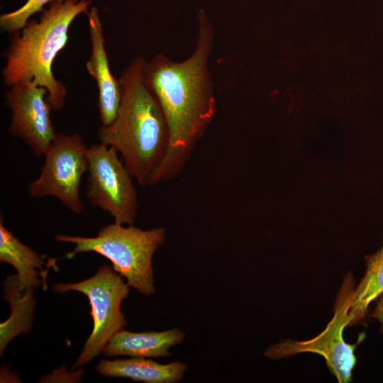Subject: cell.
Returning <instances> with one entry per match:
<instances>
[{
	"mask_svg": "<svg viewBox=\"0 0 383 383\" xmlns=\"http://www.w3.org/2000/svg\"><path fill=\"white\" fill-rule=\"evenodd\" d=\"M374 309L370 314V316L377 319L381 326L380 332L383 334V294L377 299Z\"/></svg>",
	"mask_w": 383,
	"mask_h": 383,
	"instance_id": "cell-17",
	"label": "cell"
},
{
	"mask_svg": "<svg viewBox=\"0 0 383 383\" xmlns=\"http://www.w3.org/2000/svg\"><path fill=\"white\" fill-rule=\"evenodd\" d=\"M199 23L196 47L187 60L176 62L160 53L145 64L146 82L160 104L168 130V147L152 185L179 172L215 113L207 64L214 30L202 11Z\"/></svg>",
	"mask_w": 383,
	"mask_h": 383,
	"instance_id": "cell-1",
	"label": "cell"
},
{
	"mask_svg": "<svg viewBox=\"0 0 383 383\" xmlns=\"http://www.w3.org/2000/svg\"><path fill=\"white\" fill-rule=\"evenodd\" d=\"M86 197L90 204L111 216L114 222L133 225L138 200L133 177L118 152L101 143L88 148Z\"/></svg>",
	"mask_w": 383,
	"mask_h": 383,
	"instance_id": "cell-8",
	"label": "cell"
},
{
	"mask_svg": "<svg viewBox=\"0 0 383 383\" xmlns=\"http://www.w3.org/2000/svg\"><path fill=\"white\" fill-rule=\"evenodd\" d=\"M54 1L60 0H28L19 9L1 15V29L10 33L22 29L32 15L41 11L45 4Z\"/></svg>",
	"mask_w": 383,
	"mask_h": 383,
	"instance_id": "cell-16",
	"label": "cell"
},
{
	"mask_svg": "<svg viewBox=\"0 0 383 383\" xmlns=\"http://www.w3.org/2000/svg\"><path fill=\"white\" fill-rule=\"evenodd\" d=\"M5 299L10 303L9 318L0 324V353L2 355L8 343L16 335L26 333L32 328L35 306L33 289L21 292L17 275L9 276L4 282Z\"/></svg>",
	"mask_w": 383,
	"mask_h": 383,
	"instance_id": "cell-14",
	"label": "cell"
},
{
	"mask_svg": "<svg viewBox=\"0 0 383 383\" xmlns=\"http://www.w3.org/2000/svg\"><path fill=\"white\" fill-rule=\"evenodd\" d=\"M184 333L179 328L162 331L131 332L123 328L106 343L103 353L106 356L157 358L171 356L170 349L182 343Z\"/></svg>",
	"mask_w": 383,
	"mask_h": 383,
	"instance_id": "cell-11",
	"label": "cell"
},
{
	"mask_svg": "<svg viewBox=\"0 0 383 383\" xmlns=\"http://www.w3.org/2000/svg\"><path fill=\"white\" fill-rule=\"evenodd\" d=\"M145 62L138 57L123 71L118 79L121 101L116 116L98 130L100 143L116 149L141 187L151 186L168 147L167 123L146 82Z\"/></svg>",
	"mask_w": 383,
	"mask_h": 383,
	"instance_id": "cell-2",
	"label": "cell"
},
{
	"mask_svg": "<svg viewBox=\"0 0 383 383\" xmlns=\"http://www.w3.org/2000/svg\"><path fill=\"white\" fill-rule=\"evenodd\" d=\"M89 0H60L49 4L39 20H28L14 32L4 53L2 71L4 83L9 87L33 80L48 91L47 101L52 110L60 111L67 89L52 72V63L68 40V30L79 14H87Z\"/></svg>",
	"mask_w": 383,
	"mask_h": 383,
	"instance_id": "cell-3",
	"label": "cell"
},
{
	"mask_svg": "<svg viewBox=\"0 0 383 383\" xmlns=\"http://www.w3.org/2000/svg\"><path fill=\"white\" fill-rule=\"evenodd\" d=\"M48 91L33 80L11 87L5 94L11 111L10 134L22 140L37 157L44 155L56 133Z\"/></svg>",
	"mask_w": 383,
	"mask_h": 383,
	"instance_id": "cell-9",
	"label": "cell"
},
{
	"mask_svg": "<svg viewBox=\"0 0 383 383\" xmlns=\"http://www.w3.org/2000/svg\"><path fill=\"white\" fill-rule=\"evenodd\" d=\"M0 261L11 265L17 272L18 288L21 292L38 287L45 278V257L21 243L4 226L0 218Z\"/></svg>",
	"mask_w": 383,
	"mask_h": 383,
	"instance_id": "cell-13",
	"label": "cell"
},
{
	"mask_svg": "<svg viewBox=\"0 0 383 383\" xmlns=\"http://www.w3.org/2000/svg\"><path fill=\"white\" fill-rule=\"evenodd\" d=\"M366 271L355 289L350 325L363 323L370 304L383 294V241L375 253L365 256Z\"/></svg>",
	"mask_w": 383,
	"mask_h": 383,
	"instance_id": "cell-15",
	"label": "cell"
},
{
	"mask_svg": "<svg viewBox=\"0 0 383 383\" xmlns=\"http://www.w3.org/2000/svg\"><path fill=\"white\" fill-rule=\"evenodd\" d=\"M55 240L74 244L68 259L82 252H94L109 259L115 272L129 287L145 296L155 292L152 257L165 240L164 228L143 230L116 223L102 227L94 237L57 234Z\"/></svg>",
	"mask_w": 383,
	"mask_h": 383,
	"instance_id": "cell-4",
	"label": "cell"
},
{
	"mask_svg": "<svg viewBox=\"0 0 383 383\" xmlns=\"http://www.w3.org/2000/svg\"><path fill=\"white\" fill-rule=\"evenodd\" d=\"M129 287L125 279L108 265L100 267L89 279L52 286L59 293L76 291L86 295L91 306L93 328L73 368L94 359L103 352L111 338L126 326L121 306L129 294Z\"/></svg>",
	"mask_w": 383,
	"mask_h": 383,
	"instance_id": "cell-6",
	"label": "cell"
},
{
	"mask_svg": "<svg viewBox=\"0 0 383 383\" xmlns=\"http://www.w3.org/2000/svg\"><path fill=\"white\" fill-rule=\"evenodd\" d=\"M187 370L184 362L175 361L162 364L143 357L102 359L96 367V372L103 376L125 377L146 383L179 382Z\"/></svg>",
	"mask_w": 383,
	"mask_h": 383,
	"instance_id": "cell-12",
	"label": "cell"
},
{
	"mask_svg": "<svg viewBox=\"0 0 383 383\" xmlns=\"http://www.w3.org/2000/svg\"><path fill=\"white\" fill-rule=\"evenodd\" d=\"M91 40V55L86 63L88 73L95 80L98 89V109L101 125L115 118L121 101L118 79L112 74L103 34L102 24L96 7L87 13Z\"/></svg>",
	"mask_w": 383,
	"mask_h": 383,
	"instance_id": "cell-10",
	"label": "cell"
},
{
	"mask_svg": "<svg viewBox=\"0 0 383 383\" xmlns=\"http://www.w3.org/2000/svg\"><path fill=\"white\" fill-rule=\"evenodd\" d=\"M88 148L79 133L56 132L43 155L44 162L38 177L28 185L29 195L54 197L70 211L80 213L84 204L79 187L88 169Z\"/></svg>",
	"mask_w": 383,
	"mask_h": 383,
	"instance_id": "cell-7",
	"label": "cell"
},
{
	"mask_svg": "<svg viewBox=\"0 0 383 383\" xmlns=\"http://www.w3.org/2000/svg\"><path fill=\"white\" fill-rule=\"evenodd\" d=\"M354 277L348 272L335 301L333 316L321 333L307 340L281 341L267 348L265 356L279 360L303 353L318 354L325 359L328 368L339 383L351 382L357 362L355 350L365 338L362 333L357 343L350 344L345 342L343 335L344 328L350 322L349 313L354 298Z\"/></svg>",
	"mask_w": 383,
	"mask_h": 383,
	"instance_id": "cell-5",
	"label": "cell"
}]
</instances>
